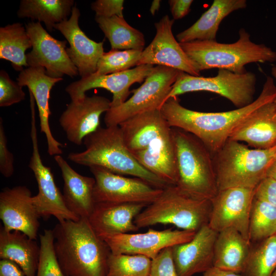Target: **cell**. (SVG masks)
<instances>
[{
  "label": "cell",
  "instance_id": "1",
  "mask_svg": "<svg viewBox=\"0 0 276 276\" xmlns=\"http://www.w3.org/2000/svg\"><path fill=\"white\" fill-rule=\"evenodd\" d=\"M275 98L276 86L273 79L267 76L258 97L249 105L242 108L223 112H200L183 107L175 97L168 99L160 110L171 127L193 134L214 155L247 117Z\"/></svg>",
  "mask_w": 276,
  "mask_h": 276
},
{
  "label": "cell",
  "instance_id": "2",
  "mask_svg": "<svg viewBox=\"0 0 276 276\" xmlns=\"http://www.w3.org/2000/svg\"><path fill=\"white\" fill-rule=\"evenodd\" d=\"M59 265L67 276H107L111 254L88 219L58 221L52 229Z\"/></svg>",
  "mask_w": 276,
  "mask_h": 276
},
{
  "label": "cell",
  "instance_id": "3",
  "mask_svg": "<svg viewBox=\"0 0 276 276\" xmlns=\"http://www.w3.org/2000/svg\"><path fill=\"white\" fill-rule=\"evenodd\" d=\"M85 150L71 152L67 158L89 168L99 166L114 173L131 175L164 189L169 185L144 168L127 148L119 126H100L83 140Z\"/></svg>",
  "mask_w": 276,
  "mask_h": 276
},
{
  "label": "cell",
  "instance_id": "4",
  "mask_svg": "<svg viewBox=\"0 0 276 276\" xmlns=\"http://www.w3.org/2000/svg\"><path fill=\"white\" fill-rule=\"evenodd\" d=\"M179 44L200 72L217 68L242 74L247 72L246 64L276 61V52L264 44L252 42L244 28L239 30V39L234 43L195 40Z\"/></svg>",
  "mask_w": 276,
  "mask_h": 276
},
{
  "label": "cell",
  "instance_id": "5",
  "mask_svg": "<svg viewBox=\"0 0 276 276\" xmlns=\"http://www.w3.org/2000/svg\"><path fill=\"white\" fill-rule=\"evenodd\" d=\"M172 129L177 173L175 186L191 196L211 200L218 192L213 154L193 134L176 128Z\"/></svg>",
  "mask_w": 276,
  "mask_h": 276
},
{
  "label": "cell",
  "instance_id": "6",
  "mask_svg": "<svg viewBox=\"0 0 276 276\" xmlns=\"http://www.w3.org/2000/svg\"><path fill=\"white\" fill-rule=\"evenodd\" d=\"M213 156L218 191L231 188L256 189L276 160V145L265 149L249 148L228 139Z\"/></svg>",
  "mask_w": 276,
  "mask_h": 276
},
{
  "label": "cell",
  "instance_id": "7",
  "mask_svg": "<svg viewBox=\"0 0 276 276\" xmlns=\"http://www.w3.org/2000/svg\"><path fill=\"white\" fill-rule=\"evenodd\" d=\"M211 209V200L193 197L171 185L164 189L158 198L142 210L134 222L139 228L162 224L197 232L209 223Z\"/></svg>",
  "mask_w": 276,
  "mask_h": 276
},
{
  "label": "cell",
  "instance_id": "8",
  "mask_svg": "<svg viewBox=\"0 0 276 276\" xmlns=\"http://www.w3.org/2000/svg\"><path fill=\"white\" fill-rule=\"evenodd\" d=\"M256 82L255 74L247 71L238 74L218 69L216 76L209 77L192 76L180 71L165 102L170 98L187 93L205 91L225 98L240 108L254 101Z\"/></svg>",
  "mask_w": 276,
  "mask_h": 276
},
{
  "label": "cell",
  "instance_id": "9",
  "mask_svg": "<svg viewBox=\"0 0 276 276\" xmlns=\"http://www.w3.org/2000/svg\"><path fill=\"white\" fill-rule=\"evenodd\" d=\"M180 71L157 65L143 84L132 90L133 95L120 105L110 107L105 113L106 126H119L137 114L160 109L175 82Z\"/></svg>",
  "mask_w": 276,
  "mask_h": 276
},
{
  "label": "cell",
  "instance_id": "10",
  "mask_svg": "<svg viewBox=\"0 0 276 276\" xmlns=\"http://www.w3.org/2000/svg\"><path fill=\"white\" fill-rule=\"evenodd\" d=\"M89 169L95 179V203H142L148 205L155 201L163 191L140 178L127 177L101 167L92 166Z\"/></svg>",
  "mask_w": 276,
  "mask_h": 276
},
{
  "label": "cell",
  "instance_id": "11",
  "mask_svg": "<svg viewBox=\"0 0 276 276\" xmlns=\"http://www.w3.org/2000/svg\"><path fill=\"white\" fill-rule=\"evenodd\" d=\"M30 106L33 152L29 167L34 174L38 189L37 194L33 196L34 204L40 217L47 219L54 216L58 221L78 220L79 218L67 208L62 194L56 185L51 168L44 166L42 162L38 144L34 102H31Z\"/></svg>",
  "mask_w": 276,
  "mask_h": 276
},
{
  "label": "cell",
  "instance_id": "12",
  "mask_svg": "<svg viewBox=\"0 0 276 276\" xmlns=\"http://www.w3.org/2000/svg\"><path fill=\"white\" fill-rule=\"evenodd\" d=\"M255 189L231 188L218 191L211 200L208 225L217 233L233 228L250 241V216Z\"/></svg>",
  "mask_w": 276,
  "mask_h": 276
},
{
  "label": "cell",
  "instance_id": "13",
  "mask_svg": "<svg viewBox=\"0 0 276 276\" xmlns=\"http://www.w3.org/2000/svg\"><path fill=\"white\" fill-rule=\"evenodd\" d=\"M25 28L32 44V50L26 54L28 67H43L46 74L54 78L79 74L66 53V41L53 37L38 21L29 22Z\"/></svg>",
  "mask_w": 276,
  "mask_h": 276
},
{
  "label": "cell",
  "instance_id": "14",
  "mask_svg": "<svg viewBox=\"0 0 276 276\" xmlns=\"http://www.w3.org/2000/svg\"><path fill=\"white\" fill-rule=\"evenodd\" d=\"M196 233L171 228L149 229L144 233L121 234L103 239L112 254L141 255L153 260L165 248L190 241Z\"/></svg>",
  "mask_w": 276,
  "mask_h": 276
},
{
  "label": "cell",
  "instance_id": "15",
  "mask_svg": "<svg viewBox=\"0 0 276 276\" xmlns=\"http://www.w3.org/2000/svg\"><path fill=\"white\" fill-rule=\"evenodd\" d=\"M173 24L174 19H170L168 15L155 23V36L143 51L137 66L157 64L192 76H200V72L174 38L172 30Z\"/></svg>",
  "mask_w": 276,
  "mask_h": 276
},
{
  "label": "cell",
  "instance_id": "16",
  "mask_svg": "<svg viewBox=\"0 0 276 276\" xmlns=\"http://www.w3.org/2000/svg\"><path fill=\"white\" fill-rule=\"evenodd\" d=\"M154 66L143 64L121 72L98 75L93 74L70 84L65 88L71 101L83 98L85 92L95 88H104L112 94L111 107L118 106L127 100L129 88L135 83H141L152 73Z\"/></svg>",
  "mask_w": 276,
  "mask_h": 276
},
{
  "label": "cell",
  "instance_id": "17",
  "mask_svg": "<svg viewBox=\"0 0 276 276\" xmlns=\"http://www.w3.org/2000/svg\"><path fill=\"white\" fill-rule=\"evenodd\" d=\"M26 186L6 188L0 193V218L8 231H17L36 240L40 216Z\"/></svg>",
  "mask_w": 276,
  "mask_h": 276
},
{
  "label": "cell",
  "instance_id": "18",
  "mask_svg": "<svg viewBox=\"0 0 276 276\" xmlns=\"http://www.w3.org/2000/svg\"><path fill=\"white\" fill-rule=\"evenodd\" d=\"M110 104L109 99L97 95L71 101L59 119L68 141L81 145L85 136L100 126L101 116L110 109Z\"/></svg>",
  "mask_w": 276,
  "mask_h": 276
},
{
  "label": "cell",
  "instance_id": "19",
  "mask_svg": "<svg viewBox=\"0 0 276 276\" xmlns=\"http://www.w3.org/2000/svg\"><path fill=\"white\" fill-rule=\"evenodd\" d=\"M80 10L74 6L70 17L56 24L54 29L60 32L68 42L66 53L82 78L96 72L98 61L104 52L103 42L90 39L80 29Z\"/></svg>",
  "mask_w": 276,
  "mask_h": 276
},
{
  "label": "cell",
  "instance_id": "20",
  "mask_svg": "<svg viewBox=\"0 0 276 276\" xmlns=\"http://www.w3.org/2000/svg\"><path fill=\"white\" fill-rule=\"evenodd\" d=\"M218 234L208 224L197 231L190 241L172 247L173 260L178 276H193L213 266Z\"/></svg>",
  "mask_w": 276,
  "mask_h": 276
},
{
  "label": "cell",
  "instance_id": "21",
  "mask_svg": "<svg viewBox=\"0 0 276 276\" xmlns=\"http://www.w3.org/2000/svg\"><path fill=\"white\" fill-rule=\"evenodd\" d=\"M63 78H54L46 74L45 69L41 66L28 67L20 72L17 78L22 87L27 86L36 101L40 119V131L46 137L48 152L50 155H61L64 145L57 141L52 134L49 124L51 112L49 100L53 86Z\"/></svg>",
  "mask_w": 276,
  "mask_h": 276
},
{
  "label": "cell",
  "instance_id": "22",
  "mask_svg": "<svg viewBox=\"0 0 276 276\" xmlns=\"http://www.w3.org/2000/svg\"><path fill=\"white\" fill-rule=\"evenodd\" d=\"M147 206L142 203L97 202L88 219L94 231L103 239L137 231L139 228L134 219Z\"/></svg>",
  "mask_w": 276,
  "mask_h": 276
},
{
  "label": "cell",
  "instance_id": "23",
  "mask_svg": "<svg viewBox=\"0 0 276 276\" xmlns=\"http://www.w3.org/2000/svg\"><path fill=\"white\" fill-rule=\"evenodd\" d=\"M119 126L125 143L132 154L147 149L172 130L160 109L137 114Z\"/></svg>",
  "mask_w": 276,
  "mask_h": 276
},
{
  "label": "cell",
  "instance_id": "24",
  "mask_svg": "<svg viewBox=\"0 0 276 276\" xmlns=\"http://www.w3.org/2000/svg\"><path fill=\"white\" fill-rule=\"evenodd\" d=\"M275 100V99H274ZM274 100L263 105L247 117L232 132L229 139L244 142L255 149L276 145V106Z\"/></svg>",
  "mask_w": 276,
  "mask_h": 276
},
{
  "label": "cell",
  "instance_id": "25",
  "mask_svg": "<svg viewBox=\"0 0 276 276\" xmlns=\"http://www.w3.org/2000/svg\"><path fill=\"white\" fill-rule=\"evenodd\" d=\"M54 159L61 172L62 195L67 208L79 219H88L95 205L94 177L80 174L60 155H55Z\"/></svg>",
  "mask_w": 276,
  "mask_h": 276
},
{
  "label": "cell",
  "instance_id": "26",
  "mask_svg": "<svg viewBox=\"0 0 276 276\" xmlns=\"http://www.w3.org/2000/svg\"><path fill=\"white\" fill-rule=\"evenodd\" d=\"M246 6V0H214L210 8L193 25L176 35L178 42L216 40L222 20L232 12Z\"/></svg>",
  "mask_w": 276,
  "mask_h": 276
},
{
  "label": "cell",
  "instance_id": "27",
  "mask_svg": "<svg viewBox=\"0 0 276 276\" xmlns=\"http://www.w3.org/2000/svg\"><path fill=\"white\" fill-rule=\"evenodd\" d=\"M40 252V244L24 233L0 229V258L16 263L26 276H36Z\"/></svg>",
  "mask_w": 276,
  "mask_h": 276
},
{
  "label": "cell",
  "instance_id": "28",
  "mask_svg": "<svg viewBox=\"0 0 276 276\" xmlns=\"http://www.w3.org/2000/svg\"><path fill=\"white\" fill-rule=\"evenodd\" d=\"M250 248V242L239 232L233 228L225 229L217 236L213 266L241 274Z\"/></svg>",
  "mask_w": 276,
  "mask_h": 276
},
{
  "label": "cell",
  "instance_id": "29",
  "mask_svg": "<svg viewBox=\"0 0 276 276\" xmlns=\"http://www.w3.org/2000/svg\"><path fill=\"white\" fill-rule=\"evenodd\" d=\"M74 4L73 0H21L17 15L42 21L52 32L56 24L67 19Z\"/></svg>",
  "mask_w": 276,
  "mask_h": 276
},
{
  "label": "cell",
  "instance_id": "30",
  "mask_svg": "<svg viewBox=\"0 0 276 276\" xmlns=\"http://www.w3.org/2000/svg\"><path fill=\"white\" fill-rule=\"evenodd\" d=\"M32 48L26 29L19 22L0 28V58L11 62L13 68L21 72L28 67L26 51Z\"/></svg>",
  "mask_w": 276,
  "mask_h": 276
},
{
  "label": "cell",
  "instance_id": "31",
  "mask_svg": "<svg viewBox=\"0 0 276 276\" xmlns=\"http://www.w3.org/2000/svg\"><path fill=\"white\" fill-rule=\"evenodd\" d=\"M95 20L109 41L112 50H144V34L129 25L124 17L95 16Z\"/></svg>",
  "mask_w": 276,
  "mask_h": 276
},
{
  "label": "cell",
  "instance_id": "32",
  "mask_svg": "<svg viewBox=\"0 0 276 276\" xmlns=\"http://www.w3.org/2000/svg\"><path fill=\"white\" fill-rule=\"evenodd\" d=\"M251 247L242 276H272L276 269V235Z\"/></svg>",
  "mask_w": 276,
  "mask_h": 276
},
{
  "label": "cell",
  "instance_id": "33",
  "mask_svg": "<svg viewBox=\"0 0 276 276\" xmlns=\"http://www.w3.org/2000/svg\"><path fill=\"white\" fill-rule=\"evenodd\" d=\"M274 235H276V207L255 197L250 216V242H259Z\"/></svg>",
  "mask_w": 276,
  "mask_h": 276
},
{
  "label": "cell",
  "instance_id": "34",
  "mask_svg": "<svg viewBox=\"0 0 276 276\" xmlns=\"http://www.w3.org/2000/svg\"><path fill=\"white\" fill-rule=\"evenodd\" d=\"M152 260L141 255L110 254L107 276H149Z\"/></svg>",
  "mask_w": 276,
  "mask_h": 276
},
{
  "label": "cell",
  "instance_id": "35",
  "mask_svg": "<svg viewBox=\"0 0 276 276\" xmlns=\"http://www.w3.org/2000/svg\"><path fill=\"white\" fill-rule=\"evenodd\" d=\"M143 51L137 50H111L104 52L98 61V75H108L125 71L137 66Z\"/></svg>",
  "mask_w": 276,
  "mask_h": 276
},
{
  "label": "cell",
  "instance_id": "36",
  "mask_svg": "<svg viewBox=\"0 0 276 276\" xmlns=\"http://www.w3.org/2000/svg\"><path fill=\"white\" fill-rule=\"evenodd\" d=\"M40 252L36 276H67L62 270L56 255L52 229H44L39 235Z\"/></svg>",
  "mask_w": 276,
  "mask_h": 276
},
{
  "label": "cell",
  "instance_id": "37",
  "mask_svg": "<svg viewBox=\"0 0 276 276\" xmlns=\"http://www.w3.org/2000/svg\"><path fill=\"white\" fill-rule=\"evenodd\" d=\"M17 82L13 81L4 70L0 72V106L7 107L23 101L25 93Z\"/></svg>",
  "mask_w": 276,
  "mask_h": 276
},
{
  "label": "cell",
  "instance_id": "38",
  "mask_svg": "<svg viewBox=\"0 0 276 276\" xmlns=\"http://www.w3.org/2000/svg\"><path fill=\"white\" fill-rule=\"evenodd\" d=\"M149 276H178L173 260L172 247L162 250L152 260Z\"/></svg>",
  "mask_w": 276,
  "mask_h": 276
},
{
  "label": "cell",
  "instance_id": "39",
  "mask_svg": "<svg viewBox=\"0 0 276 276\" xmlns=\"http://www.w3.org/2000/svg\"><path fill=\"white\" fill-rule=\"evenodd\" d=\"M14 156L9 150L3 120L0 118V172L5 177H11L14 173Z\"/></svg>",
  "mask_w": 276,
  "mask_h": 276
},
{
  "label": "cell",
  "instance_id": "40",
  "mask_svg": "<svg viewBox=\"0 0 276 276\" xmlns=\"http://www.w3.org/2000/svg\"><path fill=\"white\" fill-rule=\"evenodd\" d=\"M124 2L123 0H97L91 4V8L96 16L123 17Z\"/></svg>",
  "mask_w": 276,
  "mask_h": 276
},
{
  "label": "cell",
  "instance_id": "41",
  "mask_svg": "<svg viewBox=\"0 0 276 276\" xmlns=\"http://www.w3.org/2000/svg\"><path fill=\"white\" fill-rule=\"evenodd\" d=\"M255 197L276 207V180L266 177L256 188Z\"/></svg>",
  "mask_w": 276,
  "mask_h": 276
},
{
  "label": "cell",
  "instance_id": "42",
  "mask_svg": "<svg viewBox=\"0 0 276 276\" xmlns=\"http://www.w3.org/2000/svg\"><path fill=\"white\" fill-rule=\"evenodd\" d=\"M174 20L180 19L190 11L193 0H170L168 1Z\"/></svg>",
  "mask_w": 276,
  "mask_h": 276
},
{
  "label": "cell",
  "instance_id": "43",
  "mask_svg": "<svg viewBox=\"0 0 276 276\" xmlns=\"http://www.w3.org/2000/svg\"><path fill=\"white\" fill-rule=\"evenodd\" d=\"M0 276H26L15 262L7 259L0 261Z\"/></svg>",
  "mask_w": 276,
  "mask_h": 276
},
{
  "label": "cell",
  "instance_id": "44",
  "mask_svg": "<svg viewBox=\"0 0 276 276\" xmlns=\"http://www.w3.org/2000/svg\"><path fill=\"white\" fill-rule=\"evenodd\" d=\"M201 276H242L241 274L212 266L202 273Z\"/></svg>",
  "mask_w": 276,
  "mask_h": 276
},
{
  "label": "cell",
  "instance_id": "45",
  "mask_svg": "<svg viewBox=\"0 0 276 276\" xmlns=\"http://www.w3.org/2000/svg\"><path fill=\"white\" fill-rule=\"evenodd\" d=\"M266 177H271L276 180V160L269 168Z\"/></svg>",
  "mask_w": 276,
  "mask_h": 276
},
{
  "label": "cell",
  "instance_id": "46",
  "mask_svg": "<svg viewBox=\"0 0 276 276\" xmlns=\"http://www.w3.org/2000/svg\"><path fill=\"white\" fill-rule=\"evenodd\" d=\"M160 6V1L154 0L151 4L150 8V12L152 15H154L156 11H157Z\"/></svg>",
  "mask_w": 276,
  "mask_h": 276
},
{
  "label": "cell",
  "instance_id": "47",
  "mask_svg": "<svg viewBox=\"0 0 276 276\" xmlns=\"http://www.w3.org/2000/svg\"><path fill=\"white\" fill-rule=\"evenodd\" d=\"M271 73L272 76L276 79V65H273L271 67ZM275 105L276 106V98L274 101Z\"/></svg>",
  "mask_w": 276,
  "mask_h": 276
},
{
  "label": "cell",
  "instance_id": "48",
  "mask_svg": "<svg viewBox=\"0 0 276 276\" xmlns=\"http://www.w3.org/2000/svg\"><path fill=\"white\" fill-rule=\"evenodd\" d=\"M272 276H276V269L273 272V273L272 274Z\"/></svg>",
  "mask_w": 276,
  "mask_h": 276
},
{
  "label": "cell",
  "instance_id": "49",
  "mask_svg": "<svg viewBox=\"0 0 276 276\" xmlns=\"http://www.w3.org/2000/svg\"></svg>",
  "mask_w": 276,
  "mask_h": 276
}]
</instances>
